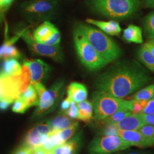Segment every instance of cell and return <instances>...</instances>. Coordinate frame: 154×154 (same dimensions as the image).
Instances as JSON below:
<instances>
[{
	"label": "cell",
	"instance_id": "4316f807",
	"mask_svg": "<svg viewBox=\"0 0 154 154\" xmlns=\"http://www.w3.org/2000/svg\"><path fill=\"white\" fill-rule=\"evenodd\" d=\"M132 109L130 107L123 108L121 110L116 111L115 113L102 120L105 125H114L117 123L127 116L132 114Z\"/></svg>",
	"mask_w": 154,
	"mask_h": 154
},
{
	"label": "cell",
	"instance_id": "3957f363",
	"mask_svg": "<svg viewBox=\"0 0 154 154\" xmlns=\"http://www.w3.org/2000/svg\"><path fill=\"white\" fill-rule=\"evenodd\" d=\"M30 80V71L24 64L18 75L9 76L0 72V101L12 103L27 89Z\"/></svg>",
	"mask_w": 154,
	"mask_h": 154
},
{
	"label": "cell",
	"instance_id": "44dd1931",
	"mask_svg": "<svg viewBox=\"0 0 154 154\" xmlns=\"http://www.w3.org/2000/svg\"><path fill=\"white\" fill-rule=\"evenodd\" d=\"M75 122L72 118H69L63 113H59L54 119L50 121L51 128V134H54L62 130H64L72 125Z\"/></svg>",
	"mask_w": 154,
	"mask_h": 154
},
{
	"label": "cell",
	"instance_id": "30bf717a",
	"mask_svg": "<svg viewBox=\"0 0 154 154\" xmlns=\"http://www.w3.org/2000/svg\"><path fill=\"white\" fill-rule=\"evenodd\" d=\"M51 134L50 121L35 125L26 134L22 145L33 149L41 147Z\"/></svg>",
	"mask_w": 154,
	"mask_h": 154
},
{
	"label": "cell",
	"instance_id": "f1b7e54d",
	"mask_svg": "<svg viewBox=\"0 0 154 154\" xmlns=\"http://www.w3.org/2000/svg\"><path fill=\"white\" fill-rule=\"evenodd\" d=\"M154 93V84H152L138 91L134 95L133 98L135 100L144 99L148 101L152 98Z\"/></svg>",
	"mask_w": 154,
	"mask_h": 154
},
{
	"label": "cell",
	"instance_id": "ab89813d",
	"mask_svg": "<svg viewBox=\"0 0 154 154\" xmlns=\"http://www.w3.org/2000/svg\"><path fill=\"white\" fill-rule=\"evenodd\" d=\"M144 46L151 51V53L154 55V38L150 39L146 44Z\"/></svg>",
	"mask_w": 154,
	"mask_h": 154
},
{
	"label": "cell",
	"instance_id": "e575fe53",
	"mask_svg": "<svg viewBox=\"0 0 154 154\" xmlns=\"http://www.w3.org/2000/svg\"><path fill=\"white\" fill-rule=\"evenodd\" d=\"M142 113L147 114H154V99H149L145 107L143 109Z\"/></svg>",
	"mask_w": 154,
	"mask_h": 154
},
{
	"label": "cell",
	"instance_id": "52a82bcc",
	"mask_svg": "<svg viewBox=\"0 0 154 154\" xmlns=\"http://www.w3.org/2000/svg\"><path fill=\"white\" fill-rule=\"evenodd\" d=\"M63 85V81H59L49 90L45 88L42 83H38L33 86L39 98L38 105L34 112L35 118L48 114L55 108L62 96Z\"/></svg>",
	"mask_w": 154,
	"mask_h": 154
},
{
	"label": "cell",
	"instance_id": "f546056e",
	"mask_svg": "<svg viewBox=\"0 0 154 154\" xmlns=\"http://www.w3.org/2000/svg\"><path fill=\"white\" fill-rule=\"evenodd\" d=\"M138 131L142 135L150 147L154 145V126L146 125Z\"/></svg>",
	"mask_w": 154,
	"mask_h": 154
},
{
	"label": "cell",
	"instance_id": "ee69618b",
	"mask_svg": "<svg viewBox=\"0 0 154 154\" xmlns=\"http://www.w3.org/2000/svg\"><path fill=\"white\" fill-rule=\"evenodd\" d=\"M115 154H154L147 152H118Z\"/></svg>",
	"mask_w": 154,
	"mask_h": 154
},
{
	"label": "cell",
	"instance_id": "f35d334b",
	"mask_svg": "<svg viewBox=\"0 0 154 154\" xmlns=\"http://www.w3.org/2000/svg\"><path fill=\"white\" fill-rule=\"evenodd\" d=\"M14 0H0V7L8 11Z\"/></svg>",
	"mask_w": 154,
	"mask_h": 154
},
{
	"label": "cell",
	"instance_id": "7402d4cb",
	"mask_svg": "<svg viewBox=\"0 0 154 154\" xmlns=\"http://www.w3.org/2000/svg\"><path fill=\"white\" fill-rule=\"evenodd\" d=\"M123 38L127 42L142 44L143 42L142 31L140 27L130 25L125 29L123 33Z\"/></svg>",
	"mask_w": 154,
	"mask_h": 154
},
{
	"label": "cell",
	"instance_id": "603a6c76",
	"mask_svg": "<svg viewBox=\"0 0 154 154\" xmlns=\"http://www.w3.org/2000/svg\"><path fill=\"white\" fill-rule=\"evenodd\" d=\"M78 109L77 118L85 122H89L93 118V106L92 103L84 100L77 103Z\"/></svg>",
	"mask_w": 154,
	"mask_h": 154
},
{
	"label": "cell",
	"instance_id": "7a4b0ae2",
	"mask_svg": "<svg viewBox=\"0 0 154 154\" xmlns=\"http://www.w3.org/2000/svg\"><path fill=\"white\" fill-rule=\"evenodd\" d=\"M77 28L83 33L107 65L121 57L122 50L120 48L102 31L85 24H80Z\"/></svg>",
	"mask_w": 154,
	"mask_h": 154
},
{
	"label": "cell",
	"instance_id": "e0dca14e",
	"mask_svg": "<svg viewBox=\"0 0 154 154\" xmlns=\"http://www.w3.org/2000/svg\"><path fill=\"white\" fill-rule=\"evenodd\" d=\"M119 136L123 139L131 146H134L141 149L150 147L149 143L143 138L142 135L137 130H120L118 132Z\"/></svg>",
	"mask_w": 154,
	"mask_h": 154
},
{
	"label": "cell",
	"instance_id": "74e56055",
	"mask_svg": "<svg viewBox=\"0 0 154 154\" xmlns=\"http://www.w3.org/2000/svg\"><path fill=\"white\" fill-rule=\"evenodd\" d=\"M72 99L67 96V97L61 103V113L65 114L66 111L68 110L70 107V103H71Z\"/></svg>",
	"mask_w": 154,
	"mask_h": 154
},
{
	"label": "cell",
	"instance_id": "9c48e42d",
	"mask_svg": "<svg viewBox=\"0 0 154 154\" xmlns=\"http://www.w3.org/2000/svg\"><path fill=\"white\" fill-rule=\"evenodd\" d=\"M18 34L26 42L33 54L48 57L57 62L62 61L63 55L59 44L48 45L40 43L35 39L28 29H25Z\"/></svg>",
	"mask_w": 154,
	"mask_h": 154
},
{
	"label": "cell",
	"instance_id": "b9f144b4",
	"mask_svg": "<svg viewBox=\"0 0 154 154\" xmlns=\"http://www.w3.org/2000/svg\"><path fill=\"white\" fill-rule=\"evenodd\" d=\"M10 105L11 103L8 102L0 101V109L2 110H5Z\"/></svg>",
	"mask_w": 154,
	"mask_h": 154
},
{
	"label": "cell",
	"instance_id": "484cf974",
	"mask_svg": "<svg viewBox=\"0 0 154 154\" xmlns=\"http://www.w3.org/2000/svg\"><path fill=\"white\" fill-rule=\"evenodd\" d=\"M20 98L25 102L28 108L34 106H38V95L35 88L30 84L27 89L21 94Z\"/></svg>",
	"mask_w": 154,
	"mask_h": 154
},
{
	"label": "cell",
	"instance_id": "8fae6325",
	"mask_svg": "<svg viewBox=\"0 0 154 154\" xmlns=\"http://www.w3.org/2000/svg\"><path fill=\"white\" fill-rule=\"evenodd\" d=\"M79 126L78 122H75L72 126L60 131L51 134L47 141L41 147L46 152L53 151L58 146L66 143L74 135Z\"/></svg>",
	"mask_w": 154,
	"mask_h": 154
},
{
	"label": "cell",
	"instance_id": "8992f818",
	"mask_svg": "<svg viewBox=\"0 0 154 154\" xmlns=\"http://www.w3.org/2000/svg\"><path fill=\"white\" fill-rule=\"evenodd\" d=\"M74 41L79 58L90 70H97L107 65L83 33L78 28L74 31Z\"/></svg>",
	"mask_w": 154,
	"mask_h": 154
},
{
	"label": "cell",
	"instance_id": "2e32d148",
	"mask_svg": "<svg viewBox=\"0 0 154 154\" xmlns=\"http://www.w3.org/2000/svg\"><path fill=\"white\" fill-rule=\"evenodd\" d=\"M5 34L6 38L4 44L0 47V59L5 60L10 58H19L21 57V53L14 47L13 44H14L20 37V35L17 34L16 36L11 38H8V35Z\"/></svg>",
	"mask_w": 154,
	"mask_h": 154
},
{
	"label": "cell",
	"instance_id": "277c9868",
	"mask_svg": "<svg viewBox=\"0 0 154 154\" xmlns=\"http://www.w3.org/2000/svg\"><path fill=\"white\" fill-rule=\"evenodd\" d=\"M94 10L103 16L112 19H124L138 11L139 0H91Z\"/></svg>",
	"mask_w": 154,
	"mask_h": 154
},
{
	"label": "cell",
	"instance_id": "5bb4252c",
	"mask_svg": "<svg viewBox=\"0 0 154 154\" xmlns=\"http://www.w3.org/2000/svg\"><path fill=\"white\" fill-rule=\"evenodd\" d=\"M83 132L81 131L54 150V154H78L82 146Z\"/></svg>",
	"mask_w": 154,
	"mask_h": 154
},
{
	"label": "cell",
	"instance_id": "d6986e66",
	"mask_svg": "<svg viewBox=\"0 0 154 154\" xmlns=\"http://www.w3.org/2000/svg\"><path fill=\"white\" fill-rule=\"evenodd\" d=\"M86 21L90 24L97 26L102 32L111 35H118L121 32L122 29L119 23L116 21L105 22L88 18Z\"/></svg>",
	"mask_w": 154,
	"mask_h": 154
},
{
	"label": "cell",
	"instance_id": "83f0119b",
	"mask_svg": "<svg viewBox=\"0 0 154 154\" xmlns=\"http://www.w3.org/2000/svg\"><path fill=\"white\" fill-rule=\"evenodd\" d=\"M143 27L147 37L154 38V11L149 13L143 19Z\"/></svg>",
	"mask_w": 154,
	"mask_h": 154
},
{
	"label": "cell",
	"instance_id": "bcb514c9",
	"mask_svg": "<svg viewBox=\"0 0 154 154\" xmlns=\"http://www.w3.org/2000/svg\"><path fill=\"white\" fill-rule=\"evenodd\" d=\"M152 99H154V95H153V97H152Z\"/></svg>",
	"mask_w": 154,
	"mask_h": 154
},
{
	"label": "cell",
	"instance_id": "cb8c5ba5",
	"mask_svg": "<svg viewBox=\"0 0 154 154\" xmlns=\"http://www.w3.org/2000/svg\"><path fill=\"white\" fill-rule=\"evenodd\" d=\"M137 58L148 69L154 72V55L144 45L138 50Z\"/></svg>",
	"mask_w": 154,
	"mask_h": 154
},
{
	"label": "cell",
	"instance_id": "ba28073f",
	"mask_svg": "<svg viewBox=\"0 0 154 154\" xmlns=\"http://www.w3.org/2000/svg\"><path fill=\"white\" fill-rule=\"evenodd\" d=\"M132 146L119 136L97 137L89 144V154H112Z\"/></svg>",
	"mask_w": 154,
	"mask_h": 154
},
{
	"label": "cell",
	"instance_id": "8d00e7d4",
	"mask_svg": "<svg viewBox=\"0 0 154 154\" xmlns=\"http://www.w3.org/2000/svg\"><path fill=\"white\" fill-rule=\"evenodd\" d=\"M141 116L146 125L154 126V114H147L141 113Z\"/></svg>",
	"mask_w": 154,
	"mask_h": 154
},
{
	"label": "cell",
	"instance_id": "d4e9b609",
	"mask_svg": "<svg viewBox=\"0 0 154 154\" xmlns=\"http://www.w3.org/2000/svg\"><path fill=\"white\" fill-rule=\"evenodd\" d=\"M22 66L14 58L6 59L4 61L2 69L0 72L6 75H15L22 72Z\"/></svg>",
	"mask_w": 154,
	"mask_h": 154
},
{
	"label": "cell",
	"instance_id": "5b68a950",
	"mask_svg": "<svg viewBox=\"0 0 154 154\" xmlns=\"http://www.w3.org/2000/svg\"><path fill=\"white\" fill-rule=\"evenodd\" d=\"M92 104L94 119L102 121L122 109L130 107L132 109V100H124L98 90L93 94Z\"/></svg>",
	"mask_w": 154,
	"mask_h": 154
},
{
	"label": "cell",
	"instance_id": "ffe728a7",
	"mask_svg": "<svg viewBox=\"0 0 154 154\" xmlns=\"http://www.w3.org/2000/svg\"><path fill=\"white\" fill-rule=\"evenodd\" d=\"M67 96L76 103H78L86 100L88 97V90L82 84L72 82L68 86Z\"/></svg>",
	"mask_w": 154,
	"mask_h": 154
},
{
	"label": "cell",
	"instance_id": "4dcf8cb0",
	"mask_svg": "<svg viewBox=\"0 0 154 154\" xmlns=\"http://www.w3.org/2000/svg\"><path fill=\"white\" fill-rule=\"evenodd\" d=\"M147 100L141 99V100H132V113L134 114H141L143 109L147 103Z\"/></svg>",
	"mask_w": 154,
	"mask_h": 154
},
{
	"label": "cell",
	"instance_id": "f6af8a7d",
	"mask_svg": "<svg viewBox=\"0 0 154 154\" xmlns=\"http://www.w3.org/2000/svg\"><path fill=\"white\" fill-rule=\"evenodd\" d=\"M46 154H54L53 151H47Z\"/></svg>",
	"mask_w": 154,
	"mask_h": 154
},
{
	"label": "cell",
	"instance_id": "d590c367",
	"mask_svg": "<svg viewBox=\"0 0 154 154\" xmlns=\"http://www.w3.org/2000/svg\"><path fill=\"white\" fill-rule=\"evenodd\" d=\"M34 149L26 146L22 145L13 153V154H32Z\"/></svg>",
	"mask_w": 154,
	"mask_h": 154
},
{
	"label": "cell",
	"instance_id": "9a60e30c",
	"mask_svg": "<svg viewBox=\"0 0 154 154\" xmlns=\"http://www.w3.org/2000/svg\"><path fill=\"white\" fill-rule=\"evenodd\" d=\"M58 30L49 21H45L37 28L33 33L35 39L40 43L48 45Z\"/></svg>",
	"mask_w": 154,
	"mask_h": 154
},
{
	"label": "cell",
	"instance_id": "4fadbf2b",
	"mask_svg": "<svg viewBox=\"0 0 154 154\" xmlns=\"http://www.w3.org/2000/svg\"><path fill=\"white\" fill-rule=\"evenodd\" d=\"M57 5L54 0H32L25 2L22 5V9L29 14L44 15L53 11Z\"/></svg>",
	"mask_w": 154,
	"mask_h": 154
},
{
	"label": "cell",
	"instance_id": "6da1fadb",
	"mask_svg": "<svg viewBox=\"0 0 154 154\" xmlns=\"http://www.w3.org/2000/svg\"><path fill=\"white\" fill-rule=\"evenodd\" d=\"M152 80L149 72L137 61L123 60L99 75L95 86L98 91L123 98Z\"/></svg>",
	"mask_w": 154,
	"mask_h": 154
},
{
	"label": "cell",
	"instance_id": "60d3db41",
	"mask_svg": "<svg viewBox=\"0 0 154 154\" xmlns=\"http://www.w3.org/2000/svg\"><path fill=\"white\" fill-rule=\"evenodd\" d=\"M46 151L42 149V147H39L34 149L33 153L32 154H46Z\"/></svg>",
	"mask_w": 154,
	"mask_h": 154
},
{
	"label": "cell",
	"instance_id": "d6a6232c",
	"mask_svg": "<svg viewBox=\"0 0 154 154\" xmlns=\"http://www.w3.org/2000/svg\"><path fill=\"white\" fill-rule=\"evenodd\" d=\"M28 109V106L25 102L21 98L19 97L14 101V103L12 107V111L16 113L23 114Z\"/></svg>",
	"mask_w": 154,
	"mask_h": 154
},
{
	"label": "cell",
	"instance_id": "7c38bea8",
	"mask_svg": "<svg viewBox=\"0 0 154 154\" xmlns=\"http://www.w3.org/2000/svg\"><path fill=\"white\" fill-rule=\"evenodd\" d=\"M23 64L29 68L30 73V85L32 86L42 82L51 70L49 65L39 59L25 61Z\"/></svg>",
	"mask_w": 154,
	"mask_h": 154
},
{
	"label": "cell",
	"instance_id": "ac0fdd59",
	"mask_svg": "<svg viewBox=\"0 0 154 154\" xmlns=\"http://www.w3.org/2000/svg\"><path fill=\"white\" fill-rule=\"evenodd\" d=\"M114 125L120 130H139L146 125V123L143 121L141 114H132Z\"/></svg>",
	"mask_w": 154,
	"mask_h": 154
},
{
	"label": "cell",
	"instance_id": "7bdbcfd3",
	"mask_svg": "<svg viewBox=\"0 0 154 154\" xmlns=\"http://www.w3.org/2000/svg\"><path fill=\"white\" fill-rule=\"evenodd\" d=\"M144 1L148 8L154 9V0H144Z\"/></svg>",
	"mask_w": 154,
	"mask_h": 154
},
{
	"label": "cell",
	"instance_id": "1f68e13d",
	"mask_svg": "<svg viewBox=\"0 0 154 154\" xmlns=\"http://www.w3.org/2000/svg\"><path fill=\"white\" fill-rule=\"evenodd\" d=\"M119 129L115 125H106L100 132V136H119Z\"/></svg>",
	"mask_w": 154,
	"mask_h": 154
},
{
	"label": "cell",
	"instance_id": "836d02e7",
	"mask_svg": "<svg viewBox=\"0 0 154 154\" xmlns=\"http://www.w3.org/2000/svg\"><path fill=\"white\" fill-rule=\"evenodd\" d=\"M78 111V109L77 106V103L72 99L70 107L65 113V114L72 119H77Z\"/></svg>",
	"mask_w": 154,
	"mask_h": 154
}]
</instances>
